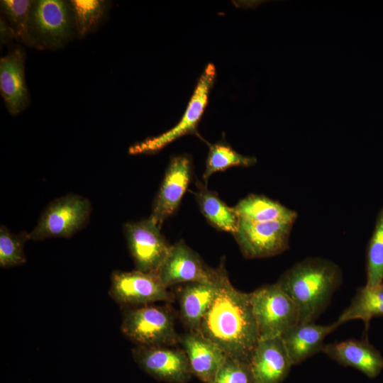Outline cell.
<instances>
[{"label": "cell", "mask_w": 383, "mask_h": 383, "mask_svg": "<svg viewBox=\"0 0 383 383\" xmlns=\"http://www.w3.org/2000/svg\"><path fill=\"white\" fill-rule=\"evenodd\" d=\"M91 209L89 201L83 196L70 194L58 198L45 209L28 238H70L85 225Z\"/></svg>", "instance_id": "6"}, {"label": "cell", "mask_w": 383, "mask_h": 383, "mask_svg": "<svg viewBox=\"0 0 383 383\" xmlns=\"http://www.w3.org/2000/svg\"><path fill=\"white\" fill-rule=\"evenodd\" d=\"M383 284V206L380 209L374 228L366 249V284L374 288Z\"/></svg>", "instance_id": "23"}, {"label": "cell", "mask_w": 383, "mask_h": 383, "mask_svg": "<svg viewBox=\"0 0 383 383\" xmlns=\"http://www.w3.org/2000/svg\"><path fill=\"white\" fill-rule=\"evenodd\" d=\"M226 272L216 282H191L179 292L180 318L189 331L198 332L201 322L213 301Z\"/></svg>", "instance_id": "19"}, {"label": "cell", "mask_w": 383, "mask_h": 383, "mask_svg": "<svg viewBox=\"0 0 383 383\" xmlns=\"http://www.w3.org/2000/svg\"><path fill=\"white\" fill-rule=\"evenodd\" d=\"M233 210L238 218L255 222H295L298 216L294 210L266 196L255 194L240 200Z\"/></svg>", "instance_id": "20"}, {"label": "cell", "mask_w": 383, "mask_h": 383, "mask_svg": "<svg viewBox=\"0 0 383 383\" xmlns=\"http://www.w3.org/2000/svg\"><path fill=\"white\" fill-rule=\"evenodd\" d=\"M134 361L148 374L166 383H187L193 375L182 348L135 345Z\"/></svg>", "instance_id": "12"}, {"label": "cell", "mask_w": 383, "mask_h": 383, "mask_svg": "<svg viewBox=\"0 0 383 383\" xmlns=\"http://www.w3.org/2000/svg\"><path fill=\"white\" fill-rule=\"evenodd\" d=\"M28 233L19 235L11 233L4 225L0 228V266L10 268L24 264L26 257L23 250Z\"/></svg>", "instance_id": "27"}, {"label": "cell", "mask_w": 383, "mask_h": 383, "mask_svg": "<svg viewBox=\"0 0 383 383\" xmlns=\"http://www.w3.org/2000/svg\"><path fill=\"white\" fill-rule=\"evenodd\" d=\"M250 294L260 339L280 336L299 323L296 304L277 282Z\"/></svg>", "instance_id": "5"}, {"label": "cell", "mask_w": 383, "mask_h": 383, "mask_svg": "<svg viewBox=\"0 0 383 383\" xmlns=\"http://www.w3.org/2000/svg\"><path fill=\"white\" fill-rule=\"evenodd\" d=\"M383 316V284L374 288L366 286L357 289L350 304L339 316L336 321L343 324L360 319L365 323V331L372 318Z\"/></svg>", "instance_id": "21"}, {"label": "cell", "mask_w": 383, "mask_h": 383, "mask_svg": "<svg viewBox=\"0 0 383 383\" xmlns=\"http://www.w3.org/2000/svg\"><path fill=\"white\" fill-rule=\"evenodd\" d=\"M28 28L32 48H62L77 35L70 1H33Z\"/></svg>", "instance_id": "3"}, {"label": "cell", "mask_w": 383, "mask_h": 383, "mask_svg": "<svg viewBox=\"0 0 383 383\" xmlns=\"http://www.w3.org/2000/svg\"><path fill=\"white\" fill-rule=\"evenodd\" d=\"M340 326L336 321L329 325L299 323L284 332L280 337L292 365H299L321 352L325 338Z\"/></svg>", "instance_id": "18"}, {"label": "cell", "mask_w": 383, "mask_h": 383, "mask_svg": "<svg viewBox=\"0 0 383 383\" xmlns=\"http://www.w3.org/2000/svg\"><path fill=\"white\" fill-rule=\"evenodd\" d=\"M13 38H16V33L12 26L7 22L4 16L0 18V43L6 45Z\"/></svg>", "instance_id": "29"}, {"label": "cell", "mask_w": 383, "mask_h": 383, "mask_svg": "<svg viewBox=\"0 0 383 383\" xmlns=\"http://www.w3.org/2000/svg\"><path fill=\"white\" fill-rule=\"evenodd\" d=\"M256 162L255 157L243 155L226 142L220 141L209 145L203 179L206 183L210 176L216 172L231 167H250Z\"/></svg>", "instance_id": "25"}, {"label": "cell", "mask_w": 383, "mask_h": 383, "mask_svg": "<svg viewBox=\"0 0 383 383\" xmlns=\"http://www.w3.org/2000/svg\"><path fill=\"white\" fill-rule=\"evenodd\" d=\"M33 0H1V12L16 33V39L32 48L29 35V19Z\"/></svg>", "instance_id": "26"}, {"label": "cell", "mask_w": 383, "mask_h": 383, "mask_svg": "<svg viewBox=\"0 0 383 383\" xmlns=\"http://www.w3.org/2000/svg\"><path fill=\"white\" fill-rule=\"evenodd\" d=\"M78 37L94 31L104 21L110 1L104 0H71Z\"/></svg>", "instance_id": "24"}, {"label": "cell", "mask_w": 383, "mask_h": 383, "mask_svg": "<svg viewBox=\"0 0 383 383\" xmlns=\"http://www.w3.org/2000/svg\"><path fill=\"white\" fill-rule=\"evenodd\" d=\"M121 331L135 345L174 346L179 335L173 312L154 304L122 308Z\"/></svg>", "instance_id": "4"}, {"label": "cell", "mask_w": 383, "mask_h": 383, "mask_svg": "<svg viewBox=\"0 0 383 383\" xmlns=\"http://www.w3.org/2000/svg\"><path fill=\"white\" fill-rule=\"evenodd\" d=\"M192 176L190 158L184 155L174 157L166 170L154 201L150 218L160 228L178 208Z\"/></svg>", "instance_id": "13"}, {"label": "cell", "mask_w": 383, "mask_h": 383, "mask_svg": "<svg viewBox=\"0 0 383 383\" xmlns=\"http://www.w3.org/2000/svg\"><path fill=\"white\" fill-rule=\"evenodd\" d=\"M200 185L195 196L202 214L216 228L233 235L239 219L233 208L228 206L215 192Z\"/></svg>", "instance_id": "22"}, {"label": "cell", "mask_w": 383, "mask_h": 383, "mask_svg": "<svg viewBox=\"0 0 383 383\" xmlns=\"http://www.w3.org/2000/svg\"><path fill=\"white\" fill-rule=\"evenodd\" d=\"M233 234L243 255L250 259L282 253L289 247L294 221L255 222L238 218Z\"/></svg>", "instance_id": "8"}, {"label": "cell", "mask_w": 383, "mask_h": 383, "mask_svg": "<svg viewBox=\"0 0 383 383\" xmlns=\"http://www.w3.org/2000/svg\"><path fill=\"white\" fill-rule=\"evenodd\" d=\"M135 269L155 272L167 257L170 245L160 233V228L150 218L123 225Z\"/></svg>", "instance_id": "11"}, {"label": "cell", "mask_w": 383, "mask_h": 383, "mask_svg": "<svg viewBox=\"0 0 383 383\" xmlns=\"http://www.w3.org/2000/svg\"><path fill=\"white\" fill-rule=\"evenodd\" d=\"M192 372L204 383H211L227 358L215 343L198 332L188 331L179 335Z\"/></svg>", "instance_id": "17"}, {"label": "cell", "mask_w": 383, "mask_h": 383, "mask_svg": "<svg viewBox=\"0 0 383 383\" xmlns=\"http://www.w3.org/2000/svg\"><path fill=\"white\" fill-rule=\"evenodd\" d=\"M343 282L340 267L331 260L307 257L287 270L277 282L296 304L299 323H311L328 306Z\"/></svg>", "instance_id": "2"}, {"label": "cell", "mask_w": 383, "mask_h": 383, "mask_svg": "<svg viewBox=\"0 0 383 383\" xmlns=\"http://www.w3.org/2000/svg\"><path fill=\"white\" fill-rule=\"evenodd\" d=\"M109 296L121 308L172 302L173 295L155 272L113 271L111 276Z\"/></svg>", "instance_id": "9"}, {"label": "cell", "mask_w": 383, "mask_h": 383, "mask_svg": "<svg viewBox=\"0 0 383 383\" xmlns=\"http://www.w3.org/2000/svg\"><path fill=\"white\" fill-rule=\"evenodd\" d=\"M211 383H255L249 362L227 357Z\"/></svg>", "instance_id": "28"}, {"label": "cell", "mask_w": 383, "mask_h": 383, "mask_svg": "<svg viewBox=\"0 0 383 383\" xmlns=\"http://www.w3.org/2000/svg\"><path fill=\"white\" fill-rule=\"evenodd\" d=\"M215 78V66L213 64H208L197 82L187 109L179 123L161 135L132 145L128 150L129 153L137 155L157 152L179 138L195 133L207 105Z\"/></svg>", "instance_id": "7"}, {"label": "cell", "mask_w": 383, "mask_h": 383, "mask_svg": "<svg viewBox=\"0 0 383 383\" xmlns=\"http://www.w3.org/2000/svg\"><path fill=\"white\" fill-rule=\"evenodd\" d=\"M249 364L255 383H282L293 365L280 336L259 339Z\"/></svg>", "instance_id": "15"}, {"label": "cell", "mask_w": 383, "mask_h": 383, "mask_svg": "<svg viewBox=\"0 0 383 383\" xmlns=\"http://www.w3.org/2000/svg\"><path fill=\"white\" fill-rule=\"evenodd\" d=\"M26 54L22 48H12L0 59V91L5 106L12 116H17L30 104L25 78Z\"/></svg>", "instance_id": "14"}, {"label": "cell", "mask_w": 383, "mask_h": 383, "mask_svg": "<svg viewBox=\"0 0 383 383\" xmlns=\"http://www.w3.org/2000/svg\"><path fill=\"white\" fill-rule=\"evenodd\" d=\"M167 289L181 283L216 282L226 273L223 267L213 269L183 240L170 246L169 252L155 272Z\"/></svg>", "instance_id": "10"}, {"label": "cell", "mask_w": 383, "mask_h": 383, "mask_svg": "<svg viewBox=\"0 0 383 383\" xmlns=\"http://www.w3.org/2000/svg\"><path fill=\"white\" fill-rule=\"evenodd\" d=\"M198 333L215 343L228 357L249 362L260 339L250 294L235 289L227 275Z\"/></svg>", "instance_id": "1"}, {"label": "cell", "mask_w": 383, "mask_h": 383, "mask_svg": "<svg viewBox=\"0 0 383 383\" xmlns=\"http://www.w3.org/2000/svg\"><path fill=\"white\" fill-rule=\"evenodd\" d=\"M321 352L343 366L360 371L369 378L377 377L383 370V356L367 339L352 338L325 344Z\"/></svg>", "instance_id": "16"}]
</instances>
